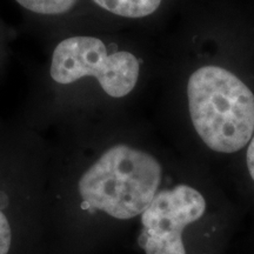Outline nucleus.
I'll list each match as a JSON object with an SVG mask.
<instances>
[{"instance_id":"nucleus-5","label":"nucleus","mask_w":254,"mask_h":254,"mask_svg":"<svg viewBox=\"0 0 254 254\" xmlns=\"http://www.w3.org/2000/svg\"><path fill=\"white\" fill-rule=\"evenodd\" d=\"M206 211L205 198L187 185L160 190L140 215L138 245L145 254H186L183 231Z\"/></svg>"},{"instance_id":"nucleus-3","label":"nucleus","mask_w":254,"mask_h":254,"mask_svg":"<svg viewBox=\"0 0 254 254\" xmlns=\"http://www.w3.org/2000/svg\"><path fill=\"white\" fill-rule=\"evenodd\" d=\"M47 158L43 132L0 123V254H46Z\"/></svg>"},{"instance_id":"nucleus-4","label":"nucleus","mask_w":254,"mask_h":254,"mask_svg":"<svg viewBox=\"0 0 254 254\" xmlns=\"http://www.w3.org/2000/svg\"><path fill=\"white\" fill-rule=\"evenodd\" d=\"M190 116L196 133L211 150L234 153L254 134V94L236 74L204 66L187 84Z\"/></svg>"},{"instance_id":"nucleus-7","label":"nucleus","mask_w":254,"mask_h":254,"mask_svg":"<svg viewBox=\"0 0 254 254\" xmlns=\"http://www.w3.org/2000/svg\"><path fill=\"white\" fill-rule=\"evenodd\" d=\"M98 7L120 18L139 19L153 14L163 0H91Z\"/></svg>"},{"instance_id":"nucleus-8","label":"nucleus","mask_w":254,"mask_h":254,"mask_svg":"<svg viewBox=\"0 0 254 254\" xmlns=\"http://www.w3.org/2000/svg\"><path fill=\"white\" fill-rule=\"evenodd\" d=\"M246 161H247V167H249L250 174L254 182V134L252 136V139H251V144L249 146V148H247Z\"/></svg>"},{"instance_id":"nucleus-1","label":"nucleus","mask_w":254,"mask_h":254,"mask_svg":"<svg viewBox=\"0 0 254 254\" xmlns=\"http://www.w3.org/2000/svg\"><path fill=\"white\" fill-rule=\"evenodd\" d=\"M56 129L47 158L46 254H88L98 221L140 218L159 192L163 167L126 142L91 154L78 128Z\"/></svg>"},{"instance_id":"nucleus-2","label":"nucleus","mask_w":254,"mask_h":254,"mask_svg":"<svg viewBox=\"0 0 254 254\" xmlns=\"http://www.w3.org/2000/svg\"><path fill=\"white\" fill-rule=\"evenodd\" d=\"M140 59L127 51H110L97 36L69 33L51 49L46 86L25 113L23 122L38 131L65 123L79 91L94 81L107 97L132 93L140 77Z\"/></svg>"},{"instance_id":"nucleus-6","label":"nucleus","mask_w":254,"mask_h":254,"mask_svg":"<svg viewBox=\"0 0 254 254\" xmlns=\"http://www.w3.org/2000/svg\"><path fill=\"white\" fill-rule=\"evenodd\" d=\"M32 17L55 20L69 17L81 0H14Z\"/></svg>"}]
</instances>
